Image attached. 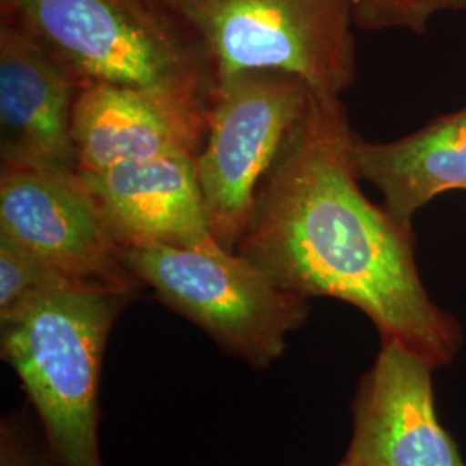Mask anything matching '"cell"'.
Returning a JSON list of instances; mask_svg holds the SVG:
<instances>
[{"label":"cell","instance_id":"5bb4252c","mask_svg":"<svg viewBox=\"0 0 466 466\" xmlns=\"http://www.w3.org/2000/svg\"><path fill=\"white\" fill-rule=\"evenodd\" d=\"M354 26L425 35L433 16L465 11L466 0H350Z\"/></svg>","mask_w":466,"mask_h":466},{"label":"cell","instance_id":"277c9868","mask_svg":"<svg viewBox=\"0 0 466 466\" xmlns=\"http://www.w3.org/2000/svg\"><path fill=\"white\" fill-rule=\"evenodd\" d=\"M196 35L217 84L244 71L299 76L325 97L356 80L350 0H154Z\"/></svg>","mask_w":466,"mask_h":466},{"label":"cell","instance_id":"6da1fadb","mask_svg":"<svg viewBox=\"0 0 466 466\" xmlns=\"http://www.w3.org/2000/svg\"><path fill=\"white\" fill-rule=\"evenodd\" d=\"M354 135L340 97L313 92L299 128L258 190L235 252L285 290L356 306L382 339L444 367L463 342L461 327L427 292L413 230L363 194Z\"/></svg>","mask_w":466,"mask_h":466},{"label":"cell","instance_id":"7c38bea8","mask_svg":"<svg viewBox=\"0 0 466 466\" xmlns=\"http://www.w3.org/2000/svg\"><path fill=\"white\" fill-rule=\"evenodd\" d=\"M352 159L360 178L382 194L387 213L413 230L415 215L437 196L466 190V107L392 142L354 135Z\"/></svg>","mask_w":466,"mask_h":466},{"label":"cell","instance_id":"5b68a950","mask_svg":"<svg viewBox=\"0 0 466 466\" xmlns=\"http://www.w3.org/2000/svg\"><path fill=\"white\" fill-rule=\"evenodd\" d=\"M121 261L169 309L256 370L271 367L309 317V299L285 290L244 256L223 249L140 246Z\"/></svg>","mask_w":466,"mask_h":466},{"label":"cell","instance_id":"3957f363","mask_svg":"<svg viewBox=\"0 0 466 466\" xmlns=\"http://www.w3.org/2000/svg\"><path fill=\"white\" fill-rule=\"evenodd\" d=\"M2 19L23 28L80 85H217L211 63L180 19L154 0H0Z\"/></svg>","mask_w":466,"mask_h":466},{"label":"cell","instance_id":"8992f818","mask_svg":"<svg viewBox=\"0 0 466 466\" xmlns=\"http://www.w3.org/2000/svg\"><path fill=\"white\" fill-rule=\"evenodd\" d=\"M313 90L282 71H244L218 85L211 127L196 157L209 230L235 252L258 190L308 113Z\"/></svg>","mask_w":466,"mask_h":466},{"label":"cell","instance_id":"4fadbf2b","mask_svg":"<svg viewBox=\"0 0 466 466\" xmlns=\"http://www.w3.org/2000/svg\"><path fill=\"white\" fill-rule=\"evenodd\" d=\"M80 285L32 252L0 237V321L52 290Z\"/></svg>","mask_w":466,"mask_h":466},{"label":"cell","instance_id":"9c48e42d","mask_svg":"<svg viewBox=\"0 0 466 466\" xmlns=\"http://www.w3.org/2000/svg\"><path fill=\"white\" fill-rule=\"evenodd\" d=\"M432 363L396 339L360 382L352 435L342 461L352 466H465L437 418Z\"/></svg>","mask_w":466,"mask_h":466},{"label":"cell","instance_id":"9a60e30c","mask_svg":"<svg viewBox=\"0 0 466 466\" xmlns=\"http://www.w3.org/2000/svg\"><path fill=\"white\" fill-rule=\"evenodd\" d=\"M0 466H57L42 431L32 427L21 411L2 420Z\"/></svg>","mask_w":466,"mask_h":466},{"label":"cell","instance_id":"ba28073f","mask_svg":"<svg viewBox=\"0 0 466 466\" xmlns=\"http://www.w3.org/2000/svg\"><path fill=\"white\" fill-rule=\"evenodd\" d=\"M0 237L80 285L138 290L78 173L2 171Z\"/></svg>","mask_w":466,"mask_h":466},{"label":"cell","instance_id":"30bf717a","mask_svg":"<svg viewBox=\"0 0 466 466\" xmlns=\"http://www.w3.org/2000/svg\"><path fill=\"white\" fill-rule=\"evenodd\" d=\"M80 85L32 35L0 21L2 171L78 173L73 107Z\"/></svg>","mask_w":466,"mask_h":466},{"label":"cell","instance_id":"52a82bcc","mask_svg":"<svg viewBox=\"0 0 466 466\" xmlns=\"http://www.w3.org/2000/svg\"><path fill=\"white\" fill-rule=\"evenodd\" d=\"M217 85L80 88L73 107L78 171L167 156H199L217 100Z\"/></svg>","mask_w":466,"mask_h":466},{"label":"cell","instance_id":"2e32d148","mask_svg":"<svg viewBox=\"0 0 466 466\" xmlns=\"http://www.w3.org/2000/svg\"><path fill=\"white\" fill-rule=\"evenodd\" d=\"M128 2L134 4V5H147L152 0H128Z\"/></svg>","mask_w":466,"mask_h":466},{"label":"cell","instance_id":"e0dca14e","mask_svg":"<svg viewBox=\"0 0 466 466\" xmlns=\"http://www.w3.org/2000/svg\"><path fill=\"white\" fill-rule=\"evenodd\" d=\"M339 466H352V465H350V463H346V461H340V465Z\"/></svg>","mask_w":466,"mask_h":466},{"label":"cell","instance_id":"ac0fdd59","mask_svg":"<svg viewBox=\"0 0 466 466\" xmlns=\"http://www.w3.org/2000/svg\"><path fill=\"white\" fill-rule=\"evenodd\" d=\"M125 2H128V0H125ZM128 4H130V2H128ZM132 5H134V4H132ZM147 5H149V4H147ZM138 7H144V5H138Z\"/></svg>","mask_w":466,"mask_h":466},{"label":"cell","instance_id":"8fae6325","mask_svg":"<svg viewBox=\"0 0 466 466\" xmlns=\"http://www.w3.org/2000/svg\"><path fill=\"white\" fill-rule=\"evenodd\" d=\"M78 175L119 249L219 246L204 211L196 156L121 163Z\"/></svg>","mask_w":466,"mask_h":466},{"label":"cell","instance_id":"7a4b0ae2","mask_svg":"<svg viewBox=\"0 0 466 466\" xmlns=\"http://www.w3.org/2000/svg\"><path fill=\"white\" fill-rule=\"evenodd\" d=\"M137 292L71 285L0 321L2 360L15 370L57 466H102L100 368L109 333Z\"/></svg>","mask_w":466,"mask_h":466}]
</instances>
